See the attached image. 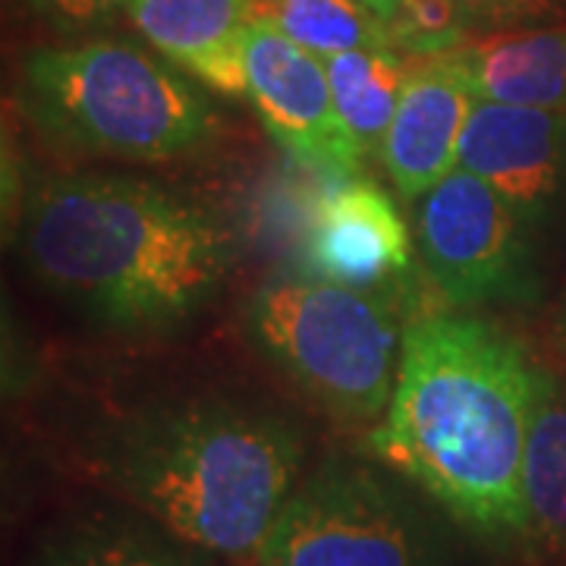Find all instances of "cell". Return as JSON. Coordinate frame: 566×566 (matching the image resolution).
<instances>
[{
    "instance_id": "6da1fadb",
    "label": "cell",
    "mask_w": 566,
    "mask_h": 566,
    "mask_svg": "<svg viewBox=\"0 0 566 566\" xmlns=\"http://www.w3.org/2000/svg\"><path fill=\"white\" fill-rule=\"evenodd\" d=\"M547 387L497 324L431 315L403 331L397 387L368 450L453 523L491 542H523L528 428Z\"/></svg>"
},
{
    "instance_id": "7a4b0ae2",
    "label": "cell",
    "mask_w": 566,
    "mask_h": 566,
    "mask_svg": "<svg viewBox=\"0 0 566 566\" xmlns=\"http://www.w3.org/2000/svg\"><path fill=\"white\" fill-rule=\"evenodd\" d=\"M17 243L51 296L114 334H167L192 322L233 259L211 211L123 174L41 182L22 202Z\"/></svg>"
},
{
    "instance_id": "3957f363",
    "label": "cell",
    "mask_w": 566,
    "mask_h": 566,
    "mask_svg": "<svg viewBox=\"0 0 566 566\" xmlns=\"http://www.w3.org/2000/svg\"><path fill=\"white\" fill-rule=\"evenodd\" d=\"M303 438L274 412L182 400L148 406L95 447V475L202 554L249 560L303 475Z\"/></svg>"
},
{
    "instance_id": "277c9868",
    "label": "cell",
    "mask_w": 566,
    "mask_h": 566,
    "mask_svg": "<svg viewBox=\"0 0 566 566\" xmlns=\"http://www.w3.org/2000/svg\"><path fill=\"white\" fill-rule=\"evenodd\" d=\"M17 104L44 139L95 158L167 161L218 139L202 82L136 41L32 48L17 73Z\"/></svg>"
},
{
    "instance_id": "5b68a950",
    "label": "cell",
    "mask_w": 566,
    "mask_h": 566,
    "mask_svg": "<svg viewBox=\"0 0 566 566\" xmlns=\"http://www.w3.org/2000/svg\"><path fill=\"white\" fill-rule=\"evenodd\" d=\"M245 331L315 406L340 422H375L390 406L403 331L375 290L324 277H277L245 305Z\"/></svg>"
},
{
    "instance_id": "8992f818",
    "label": "cell",
    "mask_w": 566,
    "mask_h": 566,
    "mask_svg": "<svg viewBox=\"0 0 566 566\" xmlns=\"http://www.w3.org/2000/svg\"><path fill=\"white\" fill-rule=\"evenodd\" d=\"M438 510L387 465L327 457L300 475L245 566H450Z\"/></svg>"
},
{
    "instance_id": "52a82bcc",
    "label": "cell",
    "mask_w": 566,
    "mask_h": 566,
    "mask_svg": "<svg viewBox=\"0 0 566 566\" xmlns=\"http://www.w3.org/2000/svg\"><path fill=\"white\" fill-rule=\"evenodd\" d=\"M532 223L497 189L453 170L419 205L422 262L453 305L532 296Z\"/></svg>"
},
{
    "instance_id": "ba28073f",
    "label": "cell",
    "mask_w": 566,
    "mask_h": 566,
    "mask_svg": "<svg viewBox=\"0 0 566 566\" xmlns=\"http://www.w3.org/2000/svg\"><path fill=\"white\" fill-rule=\"evenodd\" d=\"M243 66L245 98L283 151L331 174L359 167L363 151L337 114L322 57L286 39L274 22L255 17L245 29Z\"/></svg>"
},
{
    "instance_id": "9c48e42d",
    "label": "cell",
    "mask_w": 566,
    "mask_h": 566,
    "mask_svg": "<svg viewBox=\"0 0 566 566\" xmlns=\"http://www.w3.org/2000/svg\"><path fill=\"white\" fill-rule=\"evenodd\" d=\"M460 170L497 189L535 227L566 182V111L475 102Z\"/></svg>"
},
{
    "instance_id": "30bf717a",
    "label": "cell",
    "mask_w": 566,
    "mask_h": 566,
    "mask_svg": "<svg viewBox=\"0 0 566 566\" xmlns=\"http://www.w3.org/2000/svg\"><path fill=\"white\" fill-rule=\"evenodd\" d=\"M472 104V92L444 57H431L409 73L397 117L381 145L400 199L422 202L460 167V142Z\"/></svg>"
},
{
    "instance_id": "8fae6325",
    "label": "cell",
    "mask_w": 566,
    "mask_h": 566,
    "mask_svg": "<svg viewBox=\"0 0 566 566\" xmlns=\"http://www.w3.org/2000/svg\"><path fill=\"white\" fill-rule=\"evenodd\" d=\"M305 259L324 281L371 290L409 271V230L378 182L353 180L315 211Z\"/></svg>"
},
{
    "instance_id": "7c38bea8",
    "label": "cell",
    "mask_w": 566,
    "mask_h": 566,
    "mask_svg": "<svg viewBox=\"0 0 566 566\" xmlns=\"http://www.w3.org/2000/svg\"><path fill=\"white\" fill-rule=\"evenodd\" d=\"M133 25L158 54L218 95H245L243 39L255 0H136Z\"/></svg>"
},
{
    "instance_id": "4fadbf2b",
    "label": "cell",
    "mask_w": 566,
    "mask_h": 566,
    "mask_svg": "<svg viewBox=\"0 0 566 566\" xmlns=\"http://www.w3.org/2000/svg\"><path fill=\"white\" fill-rule=\"evenodd\" d=\"M441 57L475 102L566 111V25L491 32Z\"/></svg>"
},
{
    "instance_id": "5bb4252c",
    "label": "cell",
    "mask_w": 566,
    "mask_h": 566,
    "mask_svg": "<svg viewBox=\"0 0 566 566\" xmlns=\"http://www.w3.org/2000/svg\"><path fill=\"white\" fill-rule=\"evenodd\" d=\"M25 566H202L196 547L182 545L148 516L80 513L51 528Z\"/></svg>"
},
{
    "instance_id": "9a60e30c",
    "label": "cell",
    "mask_w": 566,
    "mask_h": 566,
    "mask_svg": "<svg viewBox=\"0 0 566 566\" xmlns=\"http://www.w3.org/2000/svg\"><path fill=\"white\" fill-rule=\"evenodd\" d=\"M324 63H327L331 95L349 139L359 145L363 158L378 155L412 73L406 66V57L390 44H375V48L346 51Z\"/></svg>"
},
{
    "instance_id": "2e32d148",
    "label": "cell",
    "mask_w": 566,
    "mask_h": 566,
    "mask_svg": "<svg viewBox=\"0 0 566 566\" xmlns=\"http://www.w3.org/2000/svg\"><path fill=\"white\" fill-rule=\"evenodd\" d=\"M528 538L566 566V400L551 381L532 416L523 469Z\"/></svg>"
},
{
    "instance_id": "e0dca14e",
    "label": "cell",
    "mask_w": 566,
    "mask_h": 566,
    "mask_svg": "<svg viewBox=\"0 0 566 566\" xmlns=\"http://www.w3.org/2000/svg\"><path fill=\"white\" fill-rule=\"evenodd\" d=\"M255 17L274 22L286 39L322 61L387 44L385 20L359 0H255Z\"/></svg>"
},
{
    "instance_id": "ac0fdd59",
    "label": "cell",
    "mask_w": 566,
    "mask_h": 566,
    "mask_svg": "<svg viewBox=\"0 0 566 566\" xmlns=\"http://www.w3.org/2000/svg\"><path fill=\"white\" fill-rule=\"evenodd\" d=\"M479 29L460 0H400L385 20V39L403 57H441L463 48Z\"/></svg>"
},
{
    "instance_id": "d6986e66",
    "label": "cell",
    "mask_w": 566,
    "mask_h": 566,
    "mask_svg": "<svg viewBox=\"0 0 566 566\" xmlns=\"http://www.w3.org/2000/svg\"><path fill=\"white\" fill-rule=\"evenodd\" d=\"M32 17L61 35H88L133 13L136 0H25Z\"/></svg>"
},
{
    "instance_id": "ffe728a7",
    "label": "cell",
    "mask_w": 566,
    "mask_h": 566,
    "mask_svg": "<svg viewBox=\"0 0 566 566\" xmlns=\"http://www.w3.org/2000/svg\"><path fill=\"white\" fill-rule=\"evenodd\" d=\"M479 32H516L557 25L566 17V0H460Z\"/></svg>"
},
{
    "instance_id": "44dd1931",
    "label": "cell",
    "mask_w": 566,
    "mask_h": 566,
    "mask_svg": "<svg viewBox=\"0 0 566 566\" xmlns=\"http://www.w3.org/2000/svg\"><path fill=\"white\" fill-rule=\"evenodd\" d=\"M359 3H365L375 17H381V20H387L390 13H394V7L400 3V0H359Z\"/></svg>"
},
{
    "instance_id": "7402d4cb",
    "label": "cell",
    "mask_w": 566,
    "mask_h": 566,
    "mask_svg": "<svg viewBox=\"0 0 566 566\" xmlns=\"http://www.w3.org/2000/svg\"><path fill=\"white\" fill-rule=\"evenodd\" d=\"M560 331H564V340H566V308H564V315H560Z\"/></svg>"
}]
</instances>
